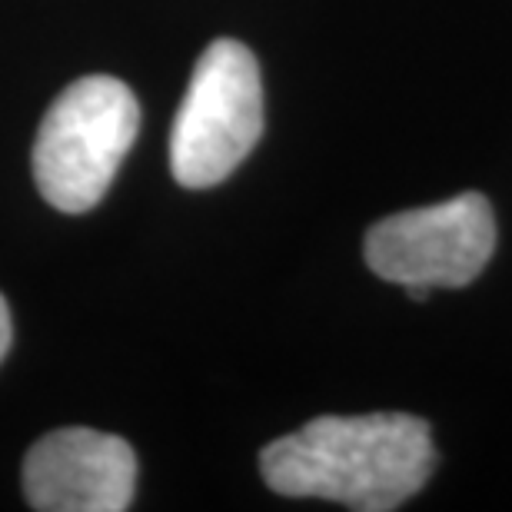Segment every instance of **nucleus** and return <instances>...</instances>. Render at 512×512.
<instances>
[{"label": "nucleus", "mask_w": 512, "mask_h": 512, "mask_svg": "<svg viewBox=\"0 0 512 512\" xmlns=\"http://www.w3.org/2000/svg\"><path fill=\"white\" fill-rule=\"evenodd\" d=\"M436 466L426 419L409 413L316 416L260 453L263 483L280 496L389 512L429 483Z\"/></svg>", "instance_id": "obj_1"}, {"label": "nucleus", "mask_w": 512, "mask_h": 512, "mask_svg": "<svg viewBox=\"0 0 512 512\" xmlns=\"http://www.w3.org/2000/svg\"><path fill=\"white\" fill-rule=\"evenodd\" d=\"M140 130V104L117 77L74 80L47 107L34 140V180L50 207L94 210Z\"/></svg>", "instance_id": "obj_2"}, {"label": "nucleus", "mask_w": 512, "mask_h": 512, "mask_svg": "<svg viewBox=\"0 0 512 512\" xmlns=\"http://www.w3.org/2000/svg\"><path fill=\"white\" fill-rule=\"evenodd\" d=\"M263 133L260 64L240 40L220 37L203 50L173 117L170 170L180 187H217L250 157Z\"/></svg>", "instance_id": "obj_3"}, {"label": "nucleus", "mask_w": 512, "mask_h": 512, "mask_svg": "<svg viewBox=\"0 0 512 512\" xmlns=\"http://www.w3.org/2000/svg\"><path fill=\"white\" fill-rule=\"evenodd\" d=\"M493 250L496 217L476 190L373 223L363 247L370 270L403 290L473 283L493 260Z\"/></svg>", "instance_id": "obj_4"}, {"label": "nucleus", "mask_w": 512, "mask_h": 512, "mask_svg": "<svg viewBox=\"0 0 512 512\" xmlns=\"http://www.w3.org/2000/svg\"><path fill=\"white\" fill-rule=\"evenodd\" d=\"M133 489V446L100 429H54L24 459V496L40 512H124L133 503Z\"/></svg>", "instance_id": "obj_5"}, {"label": "nucleus", "mask_w": 512, "mask_h": 512, "mask_svg": "<svg viewBox=\"0 0 512 512\" xmlns=\"http://www.w3.org/2000/svg\"><path fill=\"white\" fill-rule=\"evenodd\" d=\"M10 340H14V323H10L7 300H4V296H0V360H4V356H7Z\"/></svg>", "instance_id": "obj_6"}]
</instances>
